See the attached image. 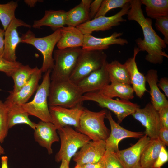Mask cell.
Here are the masks:
<instances>
[{
	"instance_id": "cell-38",
	"label": "cell",
	"mask_w": 168,
	"mask_h": 168,
	"mask_svg": "<svg viewBox=\"0 0 168 168\" xmlns=\"http://www.w3.org/2000/svg\"><path fill=\"white\" fill-rule=\"evenodd\" d=\"M168 160V152L165 146H162L161 149L158 157L155 162L153 168H160Z\"/></svg>"
},
{
	"instance_id": "cell-47",
	"label": "cell",
	"mask_w": 168,
	"mask_h": 168,
	"mask_svg": "<svg viewBox=\"0 0 168 168\" xmlns=\"http://www.w3.org/2000/svg\"><path fill=\"white\" fill-rule=\"evenodd\" d=\"M70 162L65 159H62L61 161V164L59 168H70Z\"/></svg>"
},
{
	"instance_id": "cell-16",
	"label": "cell",
	"mask_w": 168,
	"mask_h": 168,
	"mask_svg": "<svg viewBox=\"0 0 168 168\" xmlns=\"http://www.w3.org/2000/svg\"><path fill=\"white\" fill-rule=\"evenodd\" d=\"M23 26L30 28L31 26L16 17L5 30L4 48L2 57L12 62L16 61V51L18 44L21 42L17 32L18 27Z\"/></svg>"
},
{
	"instance_id": "cell-22",
	"label": "cell",
	"mask_w": 168,
	"mask_h": 168,
	"mask_svg": "<svg viewBox=\"0 0 168 168\" xmlns=\"http://www.w3.org/2000/svg\"><path fill=\"white\" fill-rule=\"evenodd\" d=\"M61 36L56 45L58 49L82 47L84 35L76 27L64 26L60 29Z\"/></svg>"
},
{
	"instance_id": "cell-25",
	"label": "cell",
	"mask_w": 168,
	"mask_h": 168,
	"mask_svg": "<svg viewBox=\"0 0 168 168\" xmlns=\"http://www.w3.org/2000/svg\"><path fill=\"white\" fill-rule=\"evenodd\" d=\"M91 0H82L80 4L67 12L66 25L76 27L90 20L89 12Z\"/></svg>"
},
{
	"instance_id": "cell-43",
	"label": "cell",
	"mask_w": 168,
	"mask_h": 168,
	"mask_svg": "<svg viewBox=\"0 0 168 168\" xmlns=\"http://www.w3.org/2000/svg\"><path fill=\"white\" fill-rule=\"evenodd\" d=\"M157 86L164 91L165 96L168 97V79L166 77L161 78L158 81Z\"/></svg>"
},
{
	"instance_id": "cell-27",
	"label": "cell",
	"mask_w": 168,
	"mask_h": 168,
	"mask_svg": "<svg viewBox=\"0 0 168 168\" xmlns=\"http://www.w3.org/2000/svg\"><path fill=\"white\" fill-rule=\"evenodd\" d=\"M162 146H165L158 138L151 140L142 152L140 159L141 168H153Z\"/></svg>"
},
{
	"instance_id": "cell-11",
	"label": "cell",
	"mask_w": 168,
	"mask_h": 168,
	"mask_svg": "<svg viewBox=\"0 0 168 168\" xmlns=\"http://www.w3.org/2000/svg\"><path fill=\"white\" fill-rule=\"evenodd\" d=\"M132 115L145 128L144 134L151 140L158 138L161 124L158 112L151 103H147L143 108H138Z\"/></svg>"
},
{
	"instance_id": "cell-21",
	"label": "cell",
	"mask_w": 168,
	"mask_h": 168,
	"mask_svg": "<svg viewBox=\"0 0 168 168\" xmlns=\"http://www.w3.org/2000/svg\"><path fill=\"white\" fill-rule=\"evenodd\" d=\"M140 52L138 49L135 47L133 56L128 58L124 63L129 72L131 84L136 95L141 98L146 91V78L139 71L135 61L136 57Z\"/></svg>"
},
{
	"instance_id": "cell-12",
	"label": "cell",
	"mask_w": 168,
	"mask_h": 168,
	"mask_svg": "<svg viewBox=\"0 0 168 168\" xmlns=\"http://www.w3.org/2000/svg\"><path fill=\"white\" fill-rule=\"evenodd\" d=\"M84 107L82 106L68 108L60 106H49L52 123L57 130L67 126L78 127Z\"/></svg>"
},
{
	"instance_id": "cell-29",
	"label": "cell",
	"mask_w": 168,
	"mask_h": 168,
	"mask_svg": "<svg viewBox=\"0 0 168 168\" xmlns=\"http://www.w3.org/2000/svg\"><path fill=\"white\" fill-rule=\"evenodd\" d=\"M145 6L147 16L150 18L156 19L168 16V0H140Z\"/></svg>"
},
{
	"instance_id": "cell-14",
	"label": "cell",
	"mask_w": 168,
	"mask_h": 168,
	"mask_svg": "<svg viewBox=\"0 0 168 168\" xmlns=\"http://www.w3.org/2000/svg\"><path fill=\"white\" fill-rule=\"evenodd\" d=\"M42 73L40 69L37 68L29 81L19 91L16 92L9 91V95L4 102L7 109L21 106L27 102L37 90Z\"/></svg>"
},
{
	"instance_id": "cell-5",
	"label": "cell",
	"mask_w": 168,
	"mask_h": 168,
	"mask_svg": "<svg viewBox=\"0 0 168 168\" xmlns=\"http://www.w3.org/2000/svg\"><path fill=\"white\" fill-rule=\"evenodd\" d=\"M51 71L49 69L45 72L33 100L21 106L29 115L37 117L42 121L52 123L48 104Z\"/></svg>"
},
{
	"instance_id": "cell-51",
	"label": "cell",
	"mask_w": 168,
	"mask_h": 168,
	"mask_svg": "<svg viewBox=\"0 0 168 168\" xmlns=\"http://www.w3.org/2000/svg\"></svg>"
},
{
	"instance_id": "cell-17",
	"label": "cell",
	"mask_w": 168,
	"mask_h": 168,
	"mask_svg": "<svg viewBox=\"0 0 168 168\" xmlns=\"http://www.w3.org/2000/svg\"><path fill=\"white\" fill-rule=\"evenodd\" d=\"M151 139L144 134L134 144L115 153L124 168H141V156L144 148Z\"/></svg>"
},
{
	"instance_id": "cell-2",
	"label": "cell",
	"mask_w": 168,
	"mask_h": 168,
	"mask_svg": "<svg viewBox=\"0 0 168 168\" xmlns=\"http://www.w3.org/2000/svg\"><path fill=\"white\" fill-rule=\"evenodd\" d=\"M83 95L77 85L69 79L51 80L48 105L68 108L82 106Z\"/></svg>"
},
{
	"instance_id": "cell-23",
	"label": "cell",
	"mask_w": 168,
	"mask_h": 168,
	"mask_svg": "<svg viewBox=\"0 0 168 168\" xmlns=\"http://www.w3.org/2000/svg\"><path fill=\"white\" fill-rule=\"evenodd\" d=\"M145 77L150 88L151 103L154 107L158 111L161 108L168 106V101L157 86L158 80L157 71L151 69L147 71Z\"/></svg>"
},
{
	"instance_id": "cell-40",
	"label": "cell",
	"mask_w": 168,
	"mask_h": 168,
	"mask_svg": "<svg viewBox=\"0 0 168 168\" xmlns=\"http://www.w3.org/2000/svg\"><path fill=\"white\" fill-rule=\"evenodd\" d=\"M103 0H95L91 2L89 9L90 20L94 19L97 13Z\"/></svg>"
},
{
	"instance_id": "cell-34",
	"label": "cell",
	"mask_w": 168,
	"mask_h": 168,
	"mask_svg": "<svg viewBox=\"0 0 168 168\" xmlns=\"http://www.w3.org/2000/svg\"><path fill=\"white\" fill-rule=\"evenodd\" d=\"M9 128L8 110L4 102L0 100V142L2 143L7 137Z\"/></svg>"
},
{
	"instance_id": "cell-15",
	"label": "cell",
	"mask_w": 168,
	"mask_h": 168,
	"mask_svg": "<svg viewBox=\"0 0 168 168\" xmlns=\"http://www.w3.org/2000/svg\"><path fill=\"white\" fill-rule=\"evenodd\" d=\"M105 152V141H90L76 153L73 160L78 165L96 163L103 158Z\"/></svg>"
},
{
	"instance_id": "cell-31",
	"label": "cell",
	"mask_w": 168,
	"mask_h": 168,
	"mask_svg": "<svg viewBox=\"0 0 168 168\" xmlns=\"http://www.w3.org/2000/svg\"><path fill=\"white\" fill-rule=\"evenodd\" d=\"M38 67L31 68L28 65L22 64L12 75L14 82L12 92L19 91L30 79Z\"/></svg>"
},
{
	"instance_id": "cell-39",
	"label": "cell",
	"mask_w": 168,
	"mask_h": 168,
	"mask_svg": "<svg viewBox=\"0 0 168 168\" xmlns=\"http://www.w3.org/2000/svg\"><path fill=\"white\" fill-rule=\"evenodd\" d=\"M158 112L161 128H168V106L161 108Z\"/></svg>"
},
{
	"instance_id": "cell-18",
	"label": "cell",
	"mask_w": 168,
	"mask_h": 168,
	"mask_svg": "<svg viewBox=\"0 0 168 168\" xmlns=\"http://www.w3.org/2000/svg\"><path fill=\"white\" fill-rule=\"evenodd\" d=\"M96 70L80 81L77 84L83 94L99 91L110 83L106 65Z\"/></svg>"
},
{
	"instance_id": "cell-10",
	"label": "cell",
	"mask_w": 168,
	"mask_h": 168,
	"mask_svg": "<svg viewBox=\"0 0 168 168\" xmlns=\"http://www.w3.org/2000/svg\"><path fill=\"white\" fill-rule=\"evenodd\" d=\"M130 8L129 2L117 13L110 16H101L90 20L76 27L84 34H91L93 32L105 31L126 21L123 17L127 14Z\"/></svg>"
},
{
	"instance_id": "cell-24",
	"label": "cell",
	"mask_w": 168,
	"mask_h": 168,
	"mask_svg": "<svg viewBox=\"0 0 168 168\" xmlns=\"http://www.w3.org/2000/svg\"><path fill=\"white\" fill-rule=\"evenodd\" d=\"M67 13V11L62 10H46L43 17L34 21L32 26L40 29L42 26H47L55 31L66 25Z\"/></svg>"
},
{
	"instance_id": "cell-19",
	"label": "cell",
	"mask_w": 168,
	"mask_h": 168,
	"mask_svg": "<svg viewBox=\"0 0 168 168\" xmlns=\"http://www.w3.org/2000/svg\"><path fill=\"white\" fill-rule=\"evenodd\" d=\"M122 35V32H114L109 36L97 38L91 34H85L82 48L84 50H103L113 44L124 46L128 42L126 39L119 37Z\"/></svg>"
},
{
	"instance_id": "cell-36",
	"label": "cell",
	"mask_w": 168,
	"mask_h": 168,
	"mask_svg": "<svg viewBox=\"0 0 168 168\" xmlns=\"http://www.w3.org/2000/svg\"><path fill=\"white\" fill-rule=\"evenodd\" d=\"M156 20L155 26L156 29L163 35V39L166 44H168V16L161 17Z\"/></svg>"
},
{
	"instance_id": "cell-45",
	"label": "cell",
	"mask_w": 168,
	"mask_h": 168,
	"mask_svg": "<svg viewBox=\"0 0 168 168\" xmlns=\"http://www.w3.org/2000/svg\"><path fill=\"white\" fill-rule=\"evenodd\" d=\"M8 158L3 156L1 158V168H8Z\"/></svg>"
},
{
	"instance_id": "cell-13",
	"label": "cell",
	"mask_w": 168,
	"mask_h": 168,
	"mask_svg": "<svg viewBox=\"0 0 168 168\" xmlns=\"http://www.w3.org/2000/svg\"><path fill=\"white\" fill-rule=\"evenodd\" d=\"M106 118L110 124L111 131L109 137L105 140V154L110 152H117L119 150L118 147L119 142L125 138H141L144 135L142 132H133L124 128L113 119L109 111H107Z\"/></svg>"
},
{
	"instance_id": "cell-37",
	"label": "cell",
	"mask_w": 168,
	"mask_h": 168,
	"mask_svg": "<svg viewBox=\"0 0 168 168\" xmlns=\"http://www.w3.org/2000/svg\"><path fill=\"white\" fill-rule=\"evenodd\" d=\"M104 160L105 168H124L114 153L105 154Z\"/></svg>"
},
{
	"instance_id": "cell-26",
	"label": "cell",
	"mask_w": 168,
	"mask_h": 168,
	"mask_svg": "<svg viewBox=\"0 0 168 168\" xmlns=\"http://www.w3.org/2000/svg\"><path fill=\"white\" fill-rule=\"evenodd\" d=\"M104 96L110 98L119 97L121 99L129 100L134 97V91L130 85L112 82L98 91Z\"/></svg>"
},
{
	"instance_id": "cell-3",
	"label": "cell",
	"mask_w": 168,
	"mask_h": 168,
	"mask_svg": "<svg viewBox=\"0 0 168 168\" xmlns=\"http://www.w3.org/2000/svg\"><path fill=\"white\" fill-rule=\"evenodd\" d=\"M107 112L105 110L94 112L84 108L76 130L92 141H105L110 133L104 122Z\"/></svg>"
},
{
	"instance_id": "cell-44",
	"label": "cell",
	"mask_w": 168,
	"mask_h": 168,
	"mask_svg": "<svg viewBox=\"0 0 168 168\" xmlns=\"http://www.w3.org/2000/svg\"><path fill=\"white\" fill-rule=\"evenodd\" d=\"M5 30L0 27V57H2L4 48Z\"/></svg>"
},
{
	"instance_id": "cell-20",
	"label": "cell",
	"mask_w": 168,
	"mask_h": 168,
	"mask_svg": "<svg viewBox=\"0 0 168 168\" xmlns=\"http://www.w3.org/2000/svg\"><path fill=\"white\" fill-rule=\"evenodd\" d=\"M55 126L51 122L42 121L36 124L34 130L35 141L41 147L45 148L49 154H52V146L59 140Z\"/></svg>"
},
{
	"instance_id": "cell-28",
	"label": "cell",
	"mask_w": 168,
	"mask_h": 168,
	"mask_svg": "<svg viewBox=\"0 0 168 168\" xmlns=\"http://www.w3.org/2000/svg\"><path fill=\"white\" fill-rule=\"evenodd\" d=\"M106 67L110 82H114L131 85L129 72L124 63L115 60L110 63L107 62Z\"/></svg>"
},
{
	"instance_id": "cell-35",
	"label": "cell",
	"mask_w": 168,
	"mask_h": 168,
	"mask_svg": "<svg viewBox=\"0 0 168 168\" xmlns=\"http://www.w3.org/2000/svg\"><path fill=\"white\" fill-rule=\"evenodd\" d=\"M22 64L18 61L10 62L0 57V71L4 72L8 77H11Z\"/></svg>"
},
{
	"instance_id": "cell-6",
	"label": "cell",
	"mask_w": 168,
	"mask_h": 168,
	"mask_svg": "<svg viewBox=\"0 0 168 168\" xmlns=\"http://www.w3.org/2000/svg\"><path fill=\"white\" fill-rule=\"evenodd\" d=\"M61 141L60 149L55 156V160L59 162L62 159L70 162L79 149L91 140L87 136L71 127L67 126L58 130Z\"/></svg>"
},
{
	"instance_id": "cell-1",
	"label": "cell",
	"mask_w": 168,
	"mask_h": 168,
	"mask_svg": "<svg viewBox=\"0 0 168 168\" xmlns=\"http://www.w3.org/2000/svg\"><path fill=\"white\" fill-rule=\"evenodd\" d=\"M130 8L127 17L129 21H134L140 26L144 38L135 40L140 51H146L145 59L154 64H161L164 57L168 58L164 49L167 46L164 40L160 37L152 28V20L145 17L140 0H130Z\"/></svg>"
},
{
	"instance_id": "cell-46",
	"label": "cell",
	"mask_w": 168,
	"mask_h": 168,
	"mask_svg": "<svg viewBox=\"0 0 168 168\" xmlns=\"http://www.w3.org/2000/svg\"><path fill=\"white\" fill-rule=\"evenodd\" d=\"M41 0H25V2L30 7L35 6L36 3L39 2H41Z\"/></svg>"
},
{
	"instance_id": "cell-50",
	"label": "cell",
	"mask_w": 168,
	"mask_h": 168,
	"mask_svg": "<svg viewBox=\"0 0 168 168\" xmlns=\"http://www.w3.org/2000/svg\"></svg>"
},
{
	"instance_id": "cell-42",
	"label": "cell",
	"mask_w": 168,
	"mask_h": 168,
	"mask_svg": "<svg viewBox=\"0 0 168 168\" xmlns=\"http://www.w3.org/2000/svg\"><path fill=\"white\" fill-rule=\"evenodd\" d=\"M80 168H105L104 157L100 161L95 163H88L79 165Z\"/></svg>"
},
{
	"instance_id": "cell-4",
	"label": "cell",
	"mask_w": 168,
	"mask_h": 168,
	"mask_svg": "<svg viewBox=\"0 0 168 168\" xmlns=\"http://www.w3.org/2000/svg\"><path fill=\"white\" fill-rule=\"evenodd\" d=\"M60 36V29L49 35L40 38L36 37L35 34L30 30L22 34L21 42L33 45L42 54L43 62L40 68L42 72H45L49 69L52 70L54 67L53 53L54 47Z\"/></svg>"
},
{
	"instance_id": "cell-49",
	"label": "cell",
	"mask_w": 168,
	"mask_h": 168,
	"mask_svg": "<svg viewBox=\"0 0 168 168\" xmlns=\"http://www.w3.org/2000/svg\"><path fill=\"white\" fill-rule=\"evenodd\" d=\"M73 168H80L79 165L76 164L75 167Z\"/></svg>"
},
{
	"instance_id": "cell-33",
	"label": "cell",
	"mask_w": 168,
	"mask_h": 168,
	"mask_svg": "<svg viewBox=\"0 0 168 168\" xmlns=\"http://www.w3.org/2000/svg\"><path fill=\"white\" fill-rule=\"evenodd\" d=\"M130 0H103L94 18L105 16L110 10L117 8H122Z\"/></svg>"
},
{
	"instance_id": "cell-41",
	"label": "cell",
	"mask_w": 168,
	"mask_h": 168,
	"mask_svg": "<svg viewBox=\"0 0 168 168\" xmlns=\"http://www.w3.org/2000/svg\"><path fill=\"white\" fill-rule=\"evenodd\" d=\"M158 138L165 146L168 145V128H161L158 133Z\"/></svg>"
},
{
	"instance_id": "cell-48",
	"label": "cell",
	"mask_w": 168,
	"mask_h": 168,
	"mask_svg": "<svg viewBox=\"0 0 168 168\" xmlns=\"http://www.w3.org/2000/svg\"><path fill=\"white\" fill-rule=\"evenodd\" d=\"M0 143V155L5 153L4 149L1 146Z\"/></svg>"
},
{
	"instance_id": "cell-9",
	"label": "cell",
	"mask_w": 168,
	"mask_h": 168,
	"mask_svg": "<svg viewBox=\"0 0 168 168\" xmlns=\"http://www.w3.org/2000/svg\"><path fill=\"white\" fill-rule=\"evenodd\" d=\"M82 101L95 102L100 107L109 110L116 115L118 124L121 123L126 117L132 115L137 109L140 108L137 104L131 102L129 100H115L108 98L102 95L98 91L84 94L82 96Z\"/></svg>"
},
{
	"instance_id": "cell-7",
	"label": "cell",
	"mask_w": 168,
	"mask_h": 168,
	"mask_svg": "<svg viewBox=\"0 0 168 168\" xmlns=\"http://www.w3.org/2000/svg\"><path fill=\"white\" fill-rule=\"evenodd\" d=\"M107 56L103 50H82L69 79L77 84L92 72L100 68L107 62Z\"/></svg>"
},
{
	"instance_id": "cell-30",
	"label": "cell",
	"mask_w": 168,
	"mask_h": 168,
	"mask_svg": "<svg viewBox=\"0 0 168 168\" xmlns=\"http://www.w3.org/2000/svg\"><path fill=\"white\" fill-rule=\"evenodd\" d=\"M8 123L9 128L18 124H25L34 130L36 124L31 121L29 115L22 108L21 106H14L7 109Z\"/></svg>"
},
{
	"instance_id": "cell-32",
	"label": "cell",
	"mask_w": 168,
	"mask_h": 168,
	"mask_svg": "<svg viewBox=\"0 0 168 168\" xmlns=\"http://www.w3.org/2000/svg\"><path fill=\"white\" fill-rule=\"evenodd\" d=\"M17 2L12 1L6 4H0V21L5 30L15 18V11Z\"/></svg>"
},
{
	"instance_id": "cell-8",
	"label": "cell",
	"mask_w": 168,
	"mask_h": 168,
	"mask_svg": "<svg viewBox=\"0 0 168 168\" xmlns=\"http://www.w3.org/2000/svg\"><path fill=\"white\" fill-rule=\"evenodd\" d=\"M82 50L81 47L57 49L54 51V67L50 80L69 79Z\"/></svg>"
}]
</instances>
